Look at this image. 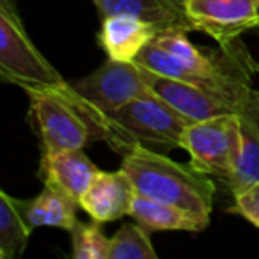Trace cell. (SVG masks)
Wrapping results in <instances>:
<instances>
[{
	"label": "cell",
	"instance_id": "obj_15",
	"mask_svg": "<svg viewBox=\"0 0 259 259\" xmlns=\"http://www.w3.org/2000/svg\"><path fill=\"white\" fill-rule=\"evenodd\" d=\"M130 217L148 231H190L199 233L208 226V220L167 202L153 201L135 194Z\"/></svg>",
	"mask_w": 259,
	"mask_h": 259
},
{
	"label": "cell",
	"instance_id": "obj_22",
	"mask_svg": "<svg viewBox=\"0 0 259 259\" xmlns=\"http://www.w3.org/2000/svg\"><path fill=\"white\" fill-rule=\"evenodd\" d=\"M257 71H259V68H257Z\"/></svg>",
	"mask_w": 259,
	"mask_h": 259
},
{
	"label": "cell",
	"instance_id": "obj_6",
	"mask_svg": "<svg viewBox=\"0 0 259 259\" xmlns=\"http://www.w3.org/2000/svg\"><path fill=\"white\" fill-rule=\"evenodd\" d=\"M240 117L226 114L192 122L183 134V148L190 165L229 187L240 156Z\"/></svg>",
	"mask_w": 259,
	"mask_h": 259
},
{
	"label": "cell",
	"instance_id": "obj_14",
	"mask_svg": "<svg viewBox=\"0 0 259 259\" xmlns=\"http://www.w3.org/2000/svg\"><path fill=\"white\" fill-rule=\"evenodd\" d=\"M103 18L132 16L155 23L160 30H195L187 13L170 0H91Z\"/></svg>",
	"mask_w": 259,
	"mask_h": 259
},
{
	"label": "cell",
	"instance_id": "obj_17",
	"mask_svg": "<svg viewBox=\"0 0 259 259\" xmlns=\"http://www.w3.org/2000/svg\"><path fill=\"white\" fill-rule=\"evenodd\" d=\"M32 231L34 227L23 209V201L0 192V257H22Z\"/></svg>",
	"mask_w": 259,
	"mask_h": 259
},
{
	"label": "cell",
	"instance_id": "obj_7",
	"mask_svg": "<svg viewBox=\"0 0 259 259\" xmlns=\"http://www.w3.org/2000/svg\"><path fill=\"white\" fill-rule=\"evenodd\" d=\"M69 85L101 121L108 112L151 93L137 62H121L114 59L105 61L91 75L69 82Z\"/></svg>",
	"mask_w": 259,
	"mask_h": 259
},
{
	"label": "cell",
	"instance_id": "obj_19",
	"mask_svg": "<svg viewBox=\"0 0 259 259\" xmlns=\"http://www.w3.org/2000/svg\"><path fill=\"white\" fill-rule=\"evenodd\" d=\"M75 259H110V240L103 234L98 222H76L71 231Z\"/></svg>",
	"mask_w": 259,
	"mask_h": 259
},
{
	"label": "cell",
	"instance_id": "obj_3",
	"mask_svg": "<svg viewBox=\"0 0 259 259\" xmlns=\"http://www.w3.org/2000/svg\"><path fill=\"white\" fill-rule=\"evenodd\" d=\"M188 124L185 115L153 91L103 115L105 142L121 156L137 148L169 155L183 148Z\"/></svg>",
	"mask_w": 259,
	"mask_h": 259
},
{
	"label": "cell",
	"instance_id": "obj_13",
	"mask_svg": "<svg viewBox=\"0 0 259 259\" xmlns=\"http://www.w3.org/2000/svg\"><path fill=\"white\" fill-rule=\"evenodd\" d=\"M240 117V156L236 170L229 183L233 195L240 194L247 187L259 183V89H252L245 100Z\"/></svg>",
	"mask_w": 259,
	"mask_h": 259
},
{
	"label": "cell",
	"instance_id": "obj_20",
	"mask_svg": "<svg viewBox=\"0 0 259 259\" xmlns=\"http://www.w3.org/2000/svg\"><path fill=\"white\" fill-rule=\"evenodd\" d=\"M259 229V183H254L234 195V204L229 209Z\"/></svg>",
	"mask_w": 259,
	"mask_h": 259
},
{
	"label": "cell",
	"instance_id": "obj_5",
	"mask_svg": "<svg viewBox=\"0 0 259 259\" xmlns=\"http://www.w3.org/2000/svg\"><path fill=\"white\" fill-rule=\"evenodd\" d=\"M0 76L23 91L66 82L29 37L15 0H0Z\"/></svg>",
	"mask_w": 259,
	"mask_h": 259
},
{
	"label": "cell",
	"instance_id": "obj_1",
	"mask_svg": "<svg viewBox=\"0 0 259 259\" xmlns=\"http://www.w3.org/2000/svg\"><path fill=\"white\" fill-rule=\"evenodd\" d=\"M134 62L158 75L211 87L238 98L250 93V73L259 68L252 62L243 43L220 45V50H202L190 43L187 30H163Z\"/></svg>",
	"mask_w": 259,
	"mask_h": 259
},
{
	"label": "cell",
	"instance_id": "obj_12",
	"mask_svg": "<svg viewBox=\"0 0 259 259\" xmlns=\"http://www.w3.org/2000/svg\"><path fill=\"white\" fill-rule=\"evenodd\" d=\"M98 170L100 169L91 162L83 149L41 153L39 178L43 183L59 187L78 204Z\"/></svg>",
	"mask_w": 259,
	"mask_h": 259
},
{
	"label": "cell",
	"instance_id": "obj_4",
	"mask_svg": "<svg viewBox=\"0 0 259 259\" xmlns=\"http://www.w3.org/2000/svg\"><path fill=\"white\" fill-rule=\"evenodd\" d=\"M30 100V119L41 137V153L83 149L94 141H105V126L64 82L61 85L25 91Z\"/></svg>",
	"mask_w": 259,
	"mask_h": 259
},
{
	"label": "cell",
	"instance_id": "obj_2",
	"mask_svg": "<svg viewBox=\"0 0 259 259\" xmlns=\"http://www.w3.org/2000/svg\"><path fill=\"white\" fill-rule=\"evenodd\" d=\"M121 169L132 180L135 194L180 206L209 222L215 183L208 174L199 172L192 165L174 162L163 153L142 148L126 153Z\"/></svg>",
	"mask_w": 259,
	"mask_h": 259
},
{
	"label": "cell",
	"instance_id": "obj_10",
	"mask_svg": "<svg viewBox=\"0 0 259 259\" xmlns=\"http://www.w3.org/2000/svg\"><path fill=\"white\" fill-rule=\"evenodd\" d=\"M134 199L135 187L124 170H98L80 199V208L98 224L114 222L130 215Z\"/></svg>",
	"mask_w": 259,
	"mask_h": 259
},
{
	"label": "cell",
	"instance_id": "obj_9",
	"mask_svg": "<svg viewBox=\"0 0 259 259\" xmlns=\"http://www.w3.org/2000/svg\"><path fill=\"white\" fill-rule=\"evenodd\" d=\"M185 13L195 30L219 45L233 43L245 30L259 27V0H185Z\"/></svg>",
	"mask_w": 259,
	"mask_h": 259
},
{
	"label": "cell",
	"instance_id": "obj_21",
	"mask_svg": "<svg viewBox=\"0 0 259 259\" xmlns=\"http://www.w3.org/2000/svg\"><path fill=\"white\" fill-rule=\"evenodd\" d=\"M170 2H172L174 6H178V8L183 9V11H185V0H170Z\"/></svg>",
	"mask_w": 259,
	"mask_h": 259
},
{
	"label": "cell",
	"instance_id": "obj_11",
	"mask_svg": "<svg viewBox=\"0 0 259 259\" xmlns=\"http://www.w3.org/2000/svg\"><path fill=\"white\" fill-rule=\"evenodd\" d=\"M162 30L155 23L132 16H107L101 23L98 34L101 48L108 59L121 62H134L137 55L144 50Z\"/></svg>",
	"mask_w": 259,
	"mask_h": 259
},
{
	"label": "cell",
	"instance_id": "obj_8",
	"mask_svg": "<svg viewBox=\"0 0 259 259\" xmlns=\"http://www.w3.org/2000/svg\"><path fill=\"white\" fill-rule=\"evenodd\" d=\"M142 73H144L149 89L163 101H167L172 108H176L190 122L204 121V119L217 117V115L238 114L247 100V98H238L234 94L211 89V87L169 78V76L153 73L146 68H142Z\"/></svg>",
	"mask_w": 259,
	"mask_h": 259
},
{
	"label": "cell",
	"instance_id": "obj_16",
	"mask_svg": "<svg viewBox=\"0 0 259 259\" xmlns=\"http://www.w3.org/2000/svg\"><path fill=\"white\" fill-rule=\"evenodd\" d=\"M76 208H80V204L71 195L50 183H45L41 194H37L34 199L23 201L27 220L34 229L41 226H52L71 231L78 222Z\"/></svg>",
	"mask_w": 259,
	"mask_h": 259
},
{
	"label": "cell",
	"instance_id": "obj_18",
	"mask_svg": "<svg viewBox=\"0 0 259 259\" xmlns=\"http://www.w3.org/2000/svg\"><path fill=\"white\" fill-rule=\"evenodd\" d=\"M151 238L141 224H122L121 229L110 238V259H156Z\"/></svg>",
	"mask_w": 259,
	"mask_h": 259
}]
</instances>
